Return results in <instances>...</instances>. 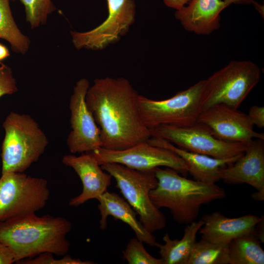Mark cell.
I'll use <instances>...</instances> for the list:
<instances>
[{"label":"cell","instance_id":"9c48e42d","mask_svg":"<svg viewBox=\"0 0 264 264\" xmlns=\"http://www.w3.org/2000/svg\"><path fill=\"white\" fill-rule=\"evenodd\" d=\"M151 137L166 140L187 151L218 159L243 154L247 144L217 138L205 125L196 122L185 126L161 125L150 130Z\"/></svg>","mask_w":264,"mask_h":264},{"label":"cell","instance_id":"7a4b0ae2","mask_svg":"<svg viewBox=\"0 0 264 264\" xmlns=\"http://www.w3.org/2000/svg\"><path fill=\"white\" fill-rule=\"evenodd\" d=\"M71 228L62 217L29 214L0 221V242L11 248L16 263L44 253L64 256L69 250L66 235Z\"/></svg>","mask_w":264,"mask_h":264},{"label":"cell","instance_id":"8992f818","mask_svg":"<svg viewBox=\"0 0 264 264\" xmlns=\"http://www.w3.org/2000/svg\"><path fill=\"white\" fill-rule=\"evenodd\" d=\"M261 73L252 61H231L204 80L200 112L218 104L238 109L258 83Z\"/></svg>","mask_w":264,"mask_h":264},{"label":"cell","instance_id":"6da1fadb","mask_svg":"<svg viewBox=\"0 0 264 264\" xmlns=\"http://www.w3.org/2000/svg\"><path fill=\"white\" fill-rule=\"evenodd\" d=\"M138 95L123 77L94 80L88 90L86 101L99 126L102 147L122 150L151 137L139 112Z\"/></svg>","mask_w":264,"mask_h":264},{"label":"cell","instance_id":"5bb4252c","mask_svg":"<svg viewBox=\"0 0 264 264\" xmlns=\"http://www.w3.org/2000/svg\"><path fill=\"white\" fill-rule=\"evenodd\" d=\"M220 176L228 184H248L256 190L257 200L264 199V142L254 139L247 144L244 153L234 163L220 169Z\"/></svg>","mask_w":264,"mask_h":264},{"label":"cell","instance_id":"9a60e30c","mask_svg":"<svg viewBox=\"0 0 264 264\" xmlns=\"http://www.w3.org/2000/svg\"><path fill=\"white\" fill-rule=\"evenodd\" d=\"M63 163L72 168L80 177L83 185L82 193L70 199L69 205L77 207L88 200L98 199L111 184L112 176L105 172L90 153L80 156L66 155Z\"/></svg>","mask_w":264,"mask_h":264},{"label":"cell","instance_id":"5b68a950","mask_svg":"<svg viewBox=\"0 0 264 264\" xmlns=\"http://www.w3.org/2000/svg\"><path fill=\"white\" fill-rule=\"evenodd\" d=\"M101 166L114 178L116 187L138 215L139 221L148 231L153 233L165 227V216L150 197L151 191L158 183L154 169L138 171L115 163Z\"/></svg>","mask_w":264,"mask_h":264},{"label":"cell","instance_id":"603a6c76","mask_svg":"<svg viewBox=\"0 0 264 264\" xmlns=\"http://www.w3.org/2000/svg\"><path fill=\"white\" fill-rule=\"evenodd\" d=\"M228 245L201 238L196 242L187 264H229Z\"/></svg>","mask_w":264,"mask_h":264},{"label":"cell","instance_id":"cb8c5ba5","mask_svg":"<svg viewBox=\"0 0 264 264\" xmlns=\"http://www.w3.org/2000/svg\"><path fill=\"white\" fill-rule=\"evenodd\" d=\"M18 0L23 5L26 21L32 29L45 24L48 16L56 9L52 2V0Z\"/></svg>","mask_w":264,"mask_h":264},{"label":"cell","instance_id":"484cf974","mask_svg":"<svg viewBox=\"0 0 264 264\" xmlns=\"http://www.w3.org/2000/svg\"><path fill=\"white\" fill-rule=\"evenodd\" d=\"M50 253H44L35 257L21 260L17 264H93L90 261H82L72 258L69 255H65L60 259H55Z\"/></svg>","mask_w":264,"mask_h":264},{"label":"cell","instance_id":"f546056e","mask_svg":"<svg viewBox=\"0 0 264 264\" xmlns=\"http://www.w3.org/2000/svg\"><path fill=\"white\" fill-rule=\"evenodd\" d=\"M165 4L170 8L178 10L187 4L191 0H163Z\"/></svg>","mask_w":264,"mask_h":264},{"label":"cell","instance_id":"d6986e66","mask_svg":"<svg viewBox=\"0 0 264 264\" xmlns=\"http://www.w3.org/2000/svg\"><path fill=\"white\" fill-rule=\"evenodd\" d=\"M97 200L99 203L98 208L101 215L99 223L101 230L106 229L107 218L111 216L128 224L139 240L150 246L158 247L160 243L152 233L148 231L137 220V213L125 199L117 194L107 191Z\"/></svg>","mask_w":264,"mask_h":264},{"label":"cell","instance_id":"52a82bcc","mask_svg":"<svg viewBox=\"0 0 264 264\" xmlns=\"http://www.w3.org/2000/svg\"><path fill=\"white\" fill-rule=\"evenodd\" d=\"M205 80H200L172 97L154 100L138 95L137 106L141 118L149 130L161 125L185 126L197 122Z\"/></svg>","mask_w":264,"mask_h":264},{"label":"cell","instance_id":"ffe728a7","mask_svg":"<svg viewBox=\"0 0 264 264\" xmlns=\"http://www.w3.org/2000/svg\"><path fill=\"white\" fill-rule=\"evenodd\" d=\"M203 224L201 219L188 224L180 240L171 239L166 233L162 239L164 244L158 246L163 264H187L197 242V234Z\"/></svg>","mask_w":264,"mask_h":264},{"label":"cell","instance_id":"7c38bea8","mask_svg":"<svg viewBox=\"0 0 264 264\" xmlns=\"http://www.w3.org/2000/svg\"><path fill=\"white\" fill-rule=\"evenodd\" d=\"M89 88L88 80L81 79L77 82L70 100L71 131L67 145L73 154L89 153L102 147L99 128L86 101Z\"/></svg>","mask_w":264,"mask_h":264},{"label":"cell","instance_id":"7402d4cb","mask_svg":"<svg viewBox=\"0 0 264 264\" xmlns=\"http://www.w3.org/2000/svg\"><path fill=\"white\" fill-rule=\"evenodd\" d=\"M0 38L7 41L13 51L22 54L29 49L30 41L18 27L12 16L9 0H0Z\"/></svg>","mask_w":264,"mask_h":264},{"label":"cell","instance_id":"f1b7e54d","mask_svg":"<svg viewBox=\"0 0 264 264\" xmlns=\"http://www.w3.org/2000/svg\"><path fill=\"white\" fill-rule=\"evenodd\" d=\"M15 262V255L11 248L0 242V264H11Z\"/></svg>","mask_w":264,"mask_h":264},{"label":"cell","instance_id":"4fadbf2b","mask_svg":"<svg viewBox=\"0 0 264 264\" xmlns=\"http://www.w3.org/2000/svg\"><path fill=\"white\" fill-rule=\"evenodd\" d=\"M197 122L205 125L221 140L247 144L254 139L264 140L263 133L253 130L247 114L223 104L216 105L201 111Z\"/></svg>","mask_w":264,"mask_h":264},{"label":"cell","instance_id":"277c9868","mask_svg":"<svg viewBox=\"0 0 264 264\" xmlns=\"http://www.w3.org/2000/svg\"><path fill=\"white\" fill-rule=\"evenodd\" d=\"M5 135L1 145V174L23 173L37 161L48 145V139L30 115L10 112L2 124Z\"/></svg>","mask_w":264,"mask_h":264},{"label":"cell","instance_id":"4dcf8cb0","mask_svg":"<svg viewBox=\"0 0 264 264\" xmlns=\"http://www.w3.org/2000/svg\"><path fill=\"white\" fill-rule=\"evenodd\" d=\"M226 7L231 4H254L255 1L254 0H223Z\"/></svg>","mask_w":264,"mask_h":264},{"label":"cell","instance_id":"30bf717a","mask_svg":"<svg viewBox=\"0 0 264 264\" xmlns=\"http://www.w3.org/2000/svg\"><path fill=\"white\" fill-rule=\"evenodd\" d=\"M89 153L100 165L115 163L138 171L164 167L172 168L184 176L188 173V167L180 156L168 149L152 145L147 141L122 150L100 147Z\"/></svg>","mask_w":264,"mask_h":264},{"label":"cell","instance_id":"ba28073f","mask_svg":"<svg viewBox=\"0 0 264 264\" xmlns=\"http://www.w3.org/2000/svg\"><path fill=\"white\" fill-rule=\"evenodd\" d=\"M50 196L47 181L23 173L7 172L0 177V221L35 214Z\"/></svg>","mask_w":264,"mask_h":264},{"label":"cell","instance_id":"44dd1931","mask_svg":"<svg viewBox=\"0 0 264 264\" xmlns=\"http://www.w3.org/2000/svg\"><path fill=\"white\" fill-rule=\"evenodd\" d=\"M255 228L233 239L228 245L229 264H264V251Z\"/></svg>","mask_w":264,"mask_h":264},{"label":"cell","instance_id":"2e32d148","mask_svg":"<svg viewBox=\"0 0 264 264\" xmlns=\"http://www.w3.org/2000/svg\"><path fill=\"white\" fill-rule=\"evenodd\" d=\"M255 215L229 218L217 211L203 216V224L198 232L201 238L213 242L229 245L234 239L254 230L262 220Z\"/></svg>","mask_w":264,"mask_h":264},{"label":"cell","instance_id":"ac0fdd59","mask_svg":"<svg viewBox=\"0 0 264 264\" xmlns=\"http://www.w3.org/2000/svg\"><path fill=\"white\" fill-rule=\"evenodd\" d=\"M147 142L152 145L168 149L180 156L188 167V173L195 180L207 183H216L220 180V169L234 163L242 155L228 159H218L187 151L170 142L151 137Z\"/></svg>","mask_w":264,"mask_h":264},{"label":"cell","instance_id":"83f0119b","mask_svg":"<svg viewBox=\"0 0 264 264\" xmlns=\"http://www.w3.org/2000/svg\"><path fill=\"white\" fill-rule=\"evenodd\" d=\"M253 125L259 128L264 127V107L258 106H252L247 114Z\"/></svg>","mask_w":264,"mask_h":264},{"label":"cell","instance_id":"1f68e13d","mask_svg":"<svg viewBox=\"0 0 264 264\" xmlns=\"http://www.w3.org/2000/svg\"><path fill=\"white\" fill-rule=\"evenodd\" d=\"M9 56L10 52L8 48L0 43V62L8 58Z\"/></svg>","mask_w":264,"mask_h":264},{"label":"cell","instance_id":"8fae6325","mask_svg":"<svg viewBox=\"0 0 264 264\" xmlns=\"http://www.w3.org/2000/svg\"><path fill=\"white\" fill-rule=\"evenodd\" d=\"M108 16L95 28L85 32H71L77 49H102L117 42L133 23L136 13L134 0H107Z\"/></svg>","mask_w":264,"mask_h":264},{"label":"cell","instance_id":"d4e9b609","mask_svg":"<svg viewBox=\"0 0 264 264\" xmlns=\"http://www.w3.org/2000/svg\"><path fill=\"white\" fill-rule=\"evenodd\" d=\"M137 238L131 239L124 251L123 258L129 264H163L162 260L151 255Z\"/></svg>","mask_w":264,"mask_h":264},{"label":"cell","instance_id":"3957f363","mask_svg":"<svg viewBox=\"0 0 264 264\" xmlns=\"http://www.w3.org/2000/svg\"><path fill=\"white\" fill-rule=\"evenodd\" d=\"M154 171L158 183L151 191L150 198L158 208L168 209L179 224L195 221L202 205L225 197L223 188L216 183L188 179L170 168Z\"/></svg>","mask_w":264,"mask_h":264},{"label":"cell","instance_id":"4316f807","mask_svg":"<svg viewBox=\"0 0 264 264\" xmlns=\"http://www.w3.org/2000/svg\"><path fill=\"white\" fill-rule=\"evenodd\" d=\"M18 90L17 83L10 67L3 64L0 65V97L12 94Z\"/></svg>","mask_w":264,"mask_h":264},{"label":"cell","instance_id":"e0dca14e","mask_svg":"<svg viewBox=\"0 0 264 264\" xmlns=\"http://www.w3.org/2000/svg\"><path fill=\"white\" fill-rule=\"evenodd\" d=\"M175 12L185 30L198 35H208L220 27V14L226 8L222 0H191Z\"/></svg>","mask_w":264,"mask_h":264}]
</instances>
